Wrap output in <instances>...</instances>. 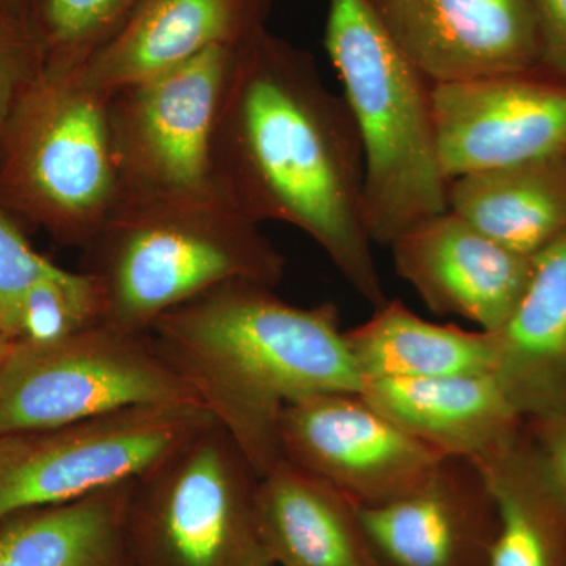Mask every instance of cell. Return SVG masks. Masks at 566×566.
Returning <instances> with one entry per match:
<instances>
[{"instance_id": "obj_6", "label": "cell", "mask_w": 566, "mask_h": 566, "mask_svg": "<svg viewBox=\"0 0 566 566\" xmlns=\"http://www.w3.org/2000/svg\"><path fill=\"white\" fill-rule=\"evenodd\" d=\"M260 475L218 422L134 480L126 566H274L260 534Z\"/></svg>"}, {"instance_id": "obj_2", "label": "cell", "mask_w": 566, "mask_h": 566, "mask_svg": "<svg viewBox=\"0 0 566 566\" xmlns=\"http://www.w3.org/2000/svg\"><path fill=\"white\" fill-rule=\"evenodd\" d=\"M150 334L260 479L282 463L286 406L363 389L338 308L286 303L273 286L226 283L167 312Z\"/></svg>"}, {"instance_id": "obj_25", "label": "cell", "mask_w": 566, "mask_h": 566, "mask_svg": "<svg viewBox=\"0 0 566 566\" xmlns=\"http://www.w3.org/2000/svg\"><path fill=\"white\" fill-rule=\"evenodd\" d=\"M46 63L29 7L0 0V137Z\"/></svg>"}, {"instance_id": "obj_31", "label": "cell", "mask_w": 566, "mask_h": 566, "mask_svg": "<svg viewBox=\"0 0 566 566\" xmlns=\"http://www.w3.org/2000/svg\"><path fill=\"white\" fill-rule=\"evenodd\" d=\"M375 2V6H378L379 2H381V0H374Z\"/></svg>"}, {"instance_id": "obj_9", "label": "cell", "mask_w": 566, "mask_h": 566, "mask_svg": "<svg viewBox=\"0 0 566 566\" xmlns=\"http://www.w3.org/2000/svg\"><path fill=\"white\" fill-rule=\"evenodd\" d=\"M233 50L216 48L111 96L118 205L222 200L212 175V137Z\"/></svg>"}, {"instance_id": "obj_3", "label": "cell", "mask_w": 566, "mask_h": 566, "mask_svg": "<svg viewBox=\"0 0 566 566\" xmlns=\"http://www.w3.org/2000/svg\"><path fill=\"white\" fill-rule=\"evenodd\" d=\"M99 323L150 333L167 312L232 282L275 286L285 259L260 223L222 200L117 205L82 249Z\"/></svg>"}, {"instance_id": "obj_22", "label": "cell", "mask_w": 566, "mask_h": 566, "mask_svg": "<svg viewBox=\"0 0 566 566\" xmlns=\"http://www.w3.org/2000/svg\"><path fill=\"white\" fill-rule=\"evenodd\" d=\"M133 482L0 521V566H126Z\"/></svg>"}, {"instance_id": "obj_24", "label": "cell", "mask_w": 566, "mask_h": 566, "mask_svg": "<svg viewBox=\"0 0 566 566\" xmlns=\"http://www.w3.org/2000/svg\"><path fill=\"white\" fill-rule=\"evenodd\" d=\"M0 323L14 344L57 340L99 323L98 294L87 274L62 268L22 293Z\"/></svg>"}, {"instance_id": "obj_4", "label": "cell", "mask_w": 566, "mask_h": 566, "mask_svg": "<svg viewBox=\"0 0 566 566\" xmlns=\"http://www.w3.org/2000/svg\"><path fill=\"white\" fill-rule=\"evenodd\" d=\"M324 46L359 134L368 233L390 245L449 210L433 84L387 31L374 0H329Z\"/></svg>"}, {"instance_id": "obj_18", "label": "cell", "mask_w": 566, "mask_h": 566, "mask_svg": "<svg viewBox=\"0 0 566 566\" xmlns=\"http://www.w3.org/2000/svg\"><path fill=\"white\" fill-rule=\"evenodd\" d=\"M256 517L274 566H378L359 506L285 461L260 479Z\"/></svg>"}, {"instance_id": "obj_10", "label": "cell", "mask_w": 566, "mask_h": 566, "mask_svg": "<svg viewBox=\"0 0 566 566\" xmlns=\"http://www.w3.org/2000/svg\"><path fill=\"white\" fill-rule=\"evenodd\" d=\"M282 461L316 476L354 505L411 494L444 458L374 408L360 392H326L286 406Z\"/></svg>"}, {"instance_id": "obj_15", "label": "cell", "mask_w": 566, "mask_h": 566, "mask_svg": "<svg viewBox=\"0 0 566 566\" xmlns=\"http://www.w3.org/2000/svg\"><path fill=\"white\" fill-rule=\"evenodd\" d=\"M270 0H139L117 33L76 70L114 95L216 48H238L264 29Z\"/></svg>"}, {"instance_id": "obj_21", "label": "cell", "mask_w": 566, "mask_h": 566, "mask_svg": "<svg viewBox=\"0 0 566 566\" xmlns=\"http://www.w3.org/2000/svg\"><path fill=\"white\" fill-rule=\"evenodd\" d=\"M345 340L363 382L493 374L490 333L427 322L398 300H387L367 322L345 331Z\"/></svg>"}, {"instance_id": "obj_30", "label": "cell", "mask_w": 566, "mask_h": 566, "mask_svg": "<svg viewBox=\"0 0 566 566\" xmlns=\"http://www.w3.org/2000/svg\"><path fill=\"white\" fill-rule=\"evenodd\" d=\"M9 2L18 3V6L29 7L31 0H9Z\"/></svg>"}, {"instance_id": "obj_23", "label": "cell", "mask_w": 566, "mask_h": 566, "mask_svg": "<svg viewBox=\"0 0 566 566\" xmlns=\"http://www.w3.org/2000/svg\"><path fill=\"white\" fill-rule=\"evenodd\" d=\"M139 0H31L46 69L74 71L117 33Z\"/></svg>"}, {"instance_id": "obj_13", "label": "cell", "mask_w": 566, "mask_h": 566, "mask_svg": "<svg viewBox=\"0 0 566 566\" xmlns=\"http://www.w3.org/2000/svg\"><path fill=\"white\" fill-rule=\"evenodd\" d=\"M376 9L431 84L520 73L542 62L532 0H381Z\"/></svg>"}, {"instance_id": "obj_19", "label": "cell", "mask_w": 566, "mask_h": 566, "mask_svg": "<svg viewBox=\"0 0 566 566\" xmlns=\"http://www.w3.org/2000/svg\"><path fill=\"white\" fill-rule=\"evenodd\" d=\"M447 202L510 251L538 255L566 238V156L455 178Z\"/></svg>"}, {"instance_id": "obj_26", "label": "cell", "mask_w": 566, "mask_h": 566, "mask_svg": "<svg viewBox=\"0 0 566 566\" xmlns=\"http://www.w3.org/2000/svg\"><path fill=\"white\" fill-rule=\"evenodd\" d=\"M61 270L40 255L13 219L0 211V316L32 285Z\"/></svg>"}, {"instance_id": "obj_14", "label": "cell", "mask_w": 566, "mask_h": 566, "mask_svg": "<svg viewBox=\"0 0 566 566\" xmlns=\"http://www.w3.org/2000/svg\"><path fill=\"white\" fill-rule=\"evenodd\" d=\"M389 248L398 275L430 311L461 316L485 333L497 331L512 314L535 262L450 210L417 223Z\"/></svg>"}, {"instance_id": "obj_12", "label": "cell", "mask_w": 566, "mask_h": 566, "mask_svg": "<svg viewBox=\"0 0 566 566\" xmlns=\"http://www.w3.org/2000/svg\"><path fill=\"white\" fill-rule=\"evenodd\" d=\"M359 520L378 566H490L501 523L485 474L463 457L442 458L422 486Z\"/></svg>"}, {"instance_id": "obj_1", "label": "cell", "mask_w": 566, "mask_h": 566, "mask_svg": "<svg viewBox=\"0 0 566 566\" xmlns=\"http://www.w3.org/2000/svg\"><path fill=\"white\" fill-rule=\"evenodd\" d=\"M223 202L314 240L374 307L387 296L365 221L364 158L344 96L311 54L262 29L234 48L212 137Z\"/></svg>"}, {"instance_id": "obj_29", "label": "cell", "mask_w": 566, "mask_h": 566, "mask_svg": "<svg viewBox=\"0 0 566 566\" xmlns=\"http://www.w3.org/2000/svg\"><path fill=\"white\" fill-rule=\"evenodd\" d=\"M14 340L11 338L9 331L6 329L2 323H0V365H2L3 359H6L7 354H9L11 346H13Z\"/></svg>"}, {"instance_id": "obj_17", "label": "cell", "mask_w": 566, "mask_h": 566, "mask_svg": "<svg viewBox=\"0 0 566 566\" xmlns=\"http://www.w3.org/2000/svg\"><path fill=\"white\" fill-rule=\"evenodd\" d=\"M493 375L524 419L566 406V238L535 255L512 314L494 333Z\"/></svg>"}, {"instance_id": "obj_16", "label": "cell", "mask_w": 566, "mask_h": 566, "mask_svg": "<svg viewBox=\"0 0 566 566\" xmlns=\"http://www.w3.org/2000/svg\"><path fill=\"white\" fill-rule=\"evenodd\" d=\"M360 394L406 433L444 457L476 460L526 427L493 374L364 379Z\"/></svg>"}, {"instance_id": "obj_11", "label": "cell", "mask_w": 566, "mask_h": 566, "mask_svg": "<svg viewBox=\"0 0 566 566\" xmlns=\"http://www.w3.org/2000/svg\"><path fill=\"white\" fill-rule=\"evenodd\" d=\"M439 159L449 181L566 156V81L542 66L433 84Z\"/></svg>"}, {"instance_id": "obj_20", "label": "cell", "mask_w": 566, "mask_h": 566, "mask_svg": "<svg viewBox=\"0 0 566 566\" xmlns=\"http://www.w3.org/2000/svg\"><path fill=\"white\" fill-rule=\"evenodd\" d=\"M499 506V535L490 566H566V493L524 427L474 460Z\"/></svg>"}, {"instance_id": "obj_7", "label": "cell", "mask_w": 566, "mask_h": 566, "mask_svg": "<svg viewBox=\"0 0 566 566\" xmlns=\"http://www.w3.org/2000/svg\"><path fill=\"white\" fill-rule=\"evenodd\" d=\"M145 405L202 406L150 333L96 323L57 340L18 342L0 365V436Z\"/></svg>"}, {"instance_id": "obj_28", "label": "cell", "mask_w": 566, "mask_h": 566, "mask_svg": "<svg viewBox=\"0 0 566 566\" xmlns=\"http://www.w3.org/2000/svg\"><path fill=\"white\" fill-rule=\"evenodd\" d=\"M532 441L566 493V406L551 415L526 420Z\"/></svg>"}, {"instance_id": "obj_5", "label": "cell", "mask_w": 566, "mask_h": 566, "mask_svg": "<svg viewBox=\"0 0 566 566\" xmlns=\"http://www.w3.org/2000/svg\"><path fill=\"white\" fill-rule=\"evenodd\" d=\"M111 95L76 70L46 69L0 137V211L52 240L84 249L120 199L109 129Z\"/></svg>"}, {"instance_id": "obj_8", "label": "cell", "mask_w": 566, "mask_h": 566, "mask_svg": "<svg viewBox=\"0 0 566 566\" xmlns=\"http://www.w3.org/2000/svg\"><path fill=\"white\" fill-rule=\"evenodd\" d=\"M216 422L199 405H145L0 436V521L132 482Z\"/></svg>"}, {"instance_id": "obj_27", "label": "cell", "mask_w": 566, "mask_h": 566, "mask_svg": "<svg viewBox=\"0 0 566 566\" xmlns=\"http://www.w3.org/2000/svg\"><path fill=\"white\" fill-rule=\"evenodd\" d=\"M539 41V66L566 81V0H532Z\"/></svg>"}]
</instances>
